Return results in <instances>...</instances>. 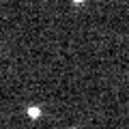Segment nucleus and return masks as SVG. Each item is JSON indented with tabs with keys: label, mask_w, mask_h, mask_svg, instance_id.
Segmentation results:
<instances>
[{
	"label": "nucleus",
	"mask_w": 129,
	"mask_h": 129,
	"mask_svg": "<svg viewBox=\"0 0 129 129\" xmlns=\"http://www.w3.org/2000/svg\"><path fill=\"white\" fill-rule=\"evenodd\" d=\"M26 114L30 116V118H39V116H41V108H39V106H30L26 110Z\"/></svg>",
	"instance_id": "nucleus-1"
},
{
	"label": "nucleus",
	"mask_w": 129,
	"mask_h": 129,
	"mask_svg": "<svg viewBox=\"0 0 129 129\" xmlns=\"http://www.w3.org/2000/svg\"><path fill=\"white\" fill-rule=\"evenodd\" d=\"M73 5H82V2H86V0H71Z\"/></svg>",
	"instance_id": "nucleus-2"
}]
</instances>
